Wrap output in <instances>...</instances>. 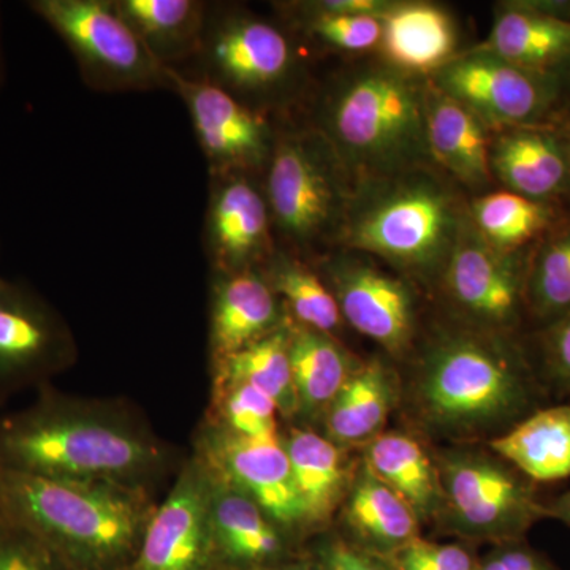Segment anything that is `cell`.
<instances>
[{
	"label": "cell",
	"mask_w": 570,
	"mask_h": 570,
	"mask_svg": "<svg viewBox=\"0 0 570 570\" xmlns=\"http://www.w3.org/2000/svg\"><path fill=\"white\" fill-rule=\"evenodd\" d=\"M409 414L428 434L466 444L501 436L549 396L517 335L444 330L426 344L407 390Z\"/></svg>",
	"instance_id": "1"
},
{
	"label": "cell",
	"mask_w": 570,
	"mask_h": 570,
	"mask_svg": "<svg viewBox=\"0 0 570 570\" xmlns=\"http://www.w3.org/2000/svg\"><path fill=\"white\" fill-rule=\"evenodd\" d=\"M170 456L151 428L111 401L48 393L0 419V468L21 474L151 490Z\"/></svg>",
	"instance_id": "2"
},
{
	"label": "cell",
	"mask_w": 570,
	"mask_h": 570,
	"mask_svg": "<svg viewBox=\"0 0 570 570\" xmlns=\"http://www.w3.org/2000/svg\"><path fill=\"white\" fill-rule=\"evenodd\" d=\"M3 515L55 550L71 570H127L156 502L148 489L48 479L0 468Z\"/></svg>",
	"instance_id": "3"
},
{
	"label": "cell",
	"mask_w": 570,
	"mask_h": 570,
	"mask_svg": "<svg viewBox=\"0 0 570 570\" xmlns=\"http://www.w3.org/2000/svg\"><path fill=\"white\" fill-rule=\"evenodd\" d=\"M324 127L341 165L374 178L406 171L430 154L426 94L400 71L351 75L326 99Z\"/></svg>",
	"instance_id": "4"
},
{
	"label": "cell",
	"mask_w": 570,
	"mask_h": 570,
	"mask_svg": "<svg viewBox=\"0 0 570 570\" xmlns=\"http://www.w3.org/2000/svg\"><path fill=\"white\" fill-rule=\"evenodd\" d=\"M346 214L344 242L423 281L444 273L463 224L436 179L409 174L373 190Z\"/></svg>",
	"instance_id": "5"
},
{
	"label": "cell",
	"mask_w": 570,
	"mask_h": 570,
	"mask_svg": "<svg viewBox=\"0 0 570 570\" xmlns=\"http://www.w3.org/2000/svg\"><path fill=\"white\" fill-rule=\"evenodd\" d=\"M441 487L439 530L463 542H515L546 519L532 480L490 449L459 444L434 456Z\"/></svg>",
	"instance_id": "6"
},
{
	"label": "cell",
	"mask_w": 570,
	"mask_h": 570,
	"mask_svg": "<svg viewBox=\"0 0 570 570\" xmlns=\"http://www.w3.org/2000/svg\"><path fill=\"white\" fill-rule=\"evenodd\" d=\"M29 7L66 41L92 88L171 89L168 67L154 58L112 0H33Z\"/></svg>",
	"instance_id": "7"
},
{
	"label": "cell",
	"mask_w": 570,
	"mask_h": 570,
	"mask_svg": "<svg viewBox=\"0 0 570 570\" xmlns=\"http://www.w3.org/2000/svg\"><path fill=\"white\" fill-rule=\"evenodd\" d=\"M335 151L316 135H285L269 157L266 204L273 223L296 246L316 245L346 219Z\"/></svg>",
	"instance_id": "8"
},
{
	"label": "cell",
	"mask_w": 570,
	"mask_h": 570,
	"mask_svg": "<svg viewBox=\"0 0 570 570\" xmlns=\"http://www.w3.org/2000/svg\"><path fill=\"white\" fill-rule=\"evenodd\" d=\"M436 81L439 92L502 129L553 126L561 111L550 73L521 69L487 50L445 63Z\"/></svg>",
	"instance_id": "9"
},
{
	"label": "cell",
	"mask_w": 570,
	"mask_h": 570,
	"mask_svg": "<svg viewBox=\"0 0 570 570\" xmlns=\"http://www.w3.org/2000/svg\"><path fill=\"white\" fill-rule=\"evenodd\" d=\"M212 490V468L195 453L156 504L127 570H220L213 540Z\"/></svg>",
	"instance_id": "10"
},
{
	"label": "cell",
	"mask_w": 570,
	"mask_h": 570,
	"mask_svg": "<svg viewBox=\"0 0 570 570\" xmlns=\"http://www.w3.org/2000/svg\"><path fill=\"white\" fill-rule=\"evenodd\" d=\"M528 254L530 250L501 253L482 238L474 225L463 224L444 275L450 298L472 326L519 335L527 321Z\"/></svg>",
	"instance_id": "11"
},
{
	"label": "cell",
	"mask_w": 570,
	"mask_h": 570,
	"mask_svg": "<svg viewBox=\"0 0 570 570\" xmlns=\"http://www.w3.org/2000/svg\"><path fill=\"white\" fill-rule=\"evenodd\" d=\"M69 326L40 296L0 277V390L40 384L75 362Z\"/></svg>",
	"instance_id": "12"
},
{
	"label": "cell",
	"mask_w": 570,
	"mask_h": 570,
	"mask_svg": "<svg viewBox=\"0 0 570 570\" xmlns=\"http://www.w3.org/2000/svg\"><path fill=\"white\" fill-rule=\"evenodd\" d=\"M168 77L171 89L186 104L213 176L245 175L243 171L269 163L275 145L264 118L206 78H186L174 67Z\"/></svg>",
	"instance_id": "13"
},
{
	"label": "cell",
	"mask_w": 570,
	"mask_h": 570,
	"mask_svg": "<svg viewBox=\"0 0 570 570\" xmlns=\"http://www.w3.org/2000/svg\"><path fill=\"white\" fill-rule=\"evenodd\" d=\"M200 55L208 78L230 94H268L291 80L296 56L276 26L245 13H228L206 26Z\"/></svg>",
	"instance_id": "14"
},
{
	"label": "cell",
	"mask_w": 570,
	"mask_h": 570,
	"mask_svg": "<svg viewBox=\"0 0 570 570\" xmlns=\"http://www.w3.org/2000/svg\"><path fill=\"white\" fill-rule=\"evenodd\" d=\"M197 453L217 475L249 494L292 538L298 540L307 532L283 436L268 441L239 438L209 423L198 439Z\"/></svg>",
	"instance_id": "15"
},
{
	"label": "cell",
	"mask_w": 570,
	"mask_h": 570,
	"mask_svg": "<svg viewBox=\"0 0 570 570\" xmlns=\"http://www.w3.org/2000/svg\"><path fill=\"white\" fill-rule=\"evenodd\" d=\"M322 279L335 296L343 321L389 354H406L414 340L415 303L397 277L355 258H332Z\"/></svg>",
	"instance_id": "16"
},
{
	"label": "cell",
	"mask_w": 570,
	"mask_h": 570,
	"mask_svg": "<svg viewBox=\"0 0 570 570\" xmlns=\"http://www.w3.org/2000/svg\"><path fill=\"white\" fill-rule=\"evenodd\" d=\"M212 472V530L220 570H268L298 557L295 538L249 494Z\"/></svg>",
	"instance_id": "17"
},
{
	"label": "cell",
	"mask_w": 570,
	"mask_h": 570,
	"mask_svg": "<svg viewBox=\"0 0 570 570\" xmlns=\"http://www.w3.org/2000/svg\"><path fill=\"white\" fill-rule=\"evenodd\" d=\"M206 219V246L219 275L253 269L269 245L265 195L245 175L214 176Z\"/></svg>",
	"instance_id": "18"
},
{
	"label": "cell",
	"mask_w": 570,
	"mask_h": 570,
	"mask_svg": "<svg viewBox=\"0 0 570 570\" xmlns=\"http://www.w3.org/2000/svg\"><path fill=\"white\" fill-rule=\"evenodd\" d=\"M490 167L510 193L561 212L570 204V168L553 126L502 130L491 141Z\"/></svg>",
	"instance_id": "19"
},
{
	"label": "cell",
	"mask_w": 570,
	"mask_h": 570,
	"mask_svg": "<svg viewBox=\"0 0 570 570\" xmlns=\"http://www.w3.org/2000/svg\"><path fill=\"white\" fill-rule=\"evenodd\" d=\"M285 307L257 269L219 275L213 288V362L236 354L283 326Z\"/></svg>",
	"instance_id": "20"
},
{
	"label": "cell",
	"mask_w": 570,
	"mask_h": 570,
	"mask_svg": "<svg viewBox=\"0 0 570 570\" xmlns=\"http://www.w3.org/2000/svg\"><path fill=\"white\" fill-rule=\"evenodd\" d=\"M346 538L360 549L387 558L420 538L419 517L395 491L360 464L341 504Z\"/></svg>",
	"instance_id": "21"
},
{
	"label": "cell",
	"mask_w": 570,
	"mask_h": 570,
	"mask_svg": "<svg viewBox=\"0 0 570 570\" xmlns=\"http://www.w3.org/2000/svg\"><path fill=\"white\" fill-rule=\"evenodd\" d=\"M283 444L307 531L325 527L341 509L354 478L344 449L309 428H291Z\"/></svg>",
	"instance_id": "22"
},
{
	"label": "cell",
	"mask_w": 570,
	"mask_h": 570,
	"mask_svg": "<svg viewBox=\"0 0 570 570\" xmlns=\"http://www.w3.org/2000/svg\"><path fill=\"white\" fill-rule=\"evenodd\" d=\"M400 387L395 373L382 360L355 366L346 384L326 409L324 436L341 449L370 444L382 434L395 407Z\"/></svg>",
	"instance_id": "23"
},
{
	"label": "cell",
	"mask_w": 570,
	"mask_h": 570,
	"mask_svg": "<svg viewBox=\"0 0 570 570\" xmlns=\"http://www.w3.org/2000/svg\"><path fill=\"white\" fill-rule=\"evenodd\" d=\"M489 449L534 483L570 478V404L540 407L501 436Z\"/></svg>",
	"instance_id": "24"
},
{
	"label": "cell",
	"mask_w": 570,
	"mask_h": 570,
	"mask_svg": "<svg viewBox=\"0 0 570 570\" xmlns=\"http://www.w3.org/2000/svg\"><path fill=\"white\" fill-rule=\"evenodd\" d=\"M485 50L521 69L551 73L570 52V21L539 3L505 7Z\"/></svg>",
	"instance_id": "25"
},
{
	"label": "cell",
	"mask_w": 570,
	"mask_h": 570,
	"mask_svg": "<svg viewBox=\"0 0 570 570\" xmlns=\"http://www.w3.org/2000/svg\"><path fill=\"white\" fill-rule=\"evenodd\" d=\"M426 134L431 156L460 181L490 183L491 141L474 111L442 92L426 96Z\"/></svg>",
	"instance_id": "26"
},
{
	"label": "cell",
	"mask_w": 570,
	"mask_h": 570,
	"mask_svg": "<svg viewBox=\"0 0 570 570\" xmlns=\"http://www.w3.org/2000/svg\"><path fill=\"white\" fill-rule=\"evenodd\" d=\"M363 463L414 510L420 521L436 520L441 487L434 459L406 433L379 434L365 445Z\"/></svg>",
	"instance_id": "27"
},
{
	"label": "cell",
	"mask_w": 570,
	"mask_h": 570,
	"mask_svg": "<svg viewBox=\"0 0 570 570\" xmlns=\"http://www.w3.org/2000/svg\"><path fill=\"white\" fill-rule=\"evenodd\" d=\"M291 363L298 404L296 417L322 422L326 409L354 371L351 356L335 337L291 324Z\"/></svg>",
	"instance_id": "28"
},
{
	"label": "cell",
	"mask_w": 570,
	"mask_h": 570,
	"mask_svg": "<svg viewBox=\"0 0 570 570\" xmlns=\"http://www.w3.org/2000/svg\"><path fill=\"white\" fill-rule=\"evenodd\" d=\"M382 21L381 43L397 69L423 73L450 62L456 37L444 10L430 3H407L392 7Z\"/></svg>",
	"instance_id": "29"
},
{
	"label": "cell",
	"mask_w": 570,
	"mask_h": 570,
	"mask_svg": "<svg viewBox=\"0 0 570 570\" xmlns=\"http://www.w3.org/2000/svg\"><path fill=\"white\" fill-rule=\"evenodd\" d=\"M145 47L163 66L197 55L206 32V6L197 0H116Z\"/></svg>",
	"instance_id": "30"
},
{
	"label": "cell",
	"mask_w": 570,
	"mask_h": 570,
	"mask_svg": "<svg viewBox=\"0 0 570 570\" xmlns=\"http://www.w3.org/2000/svg\"><path fill=\"white\" fill-rule=\"evenodd\" d=\"M527 321L546 328L570 313V213L531 247L524 281Z\"/></svg>",
	"instance_id": "31"
},
{
	"label": "cell",
	"mask_w": 570,
	"mask_h": 570,
	"mask_svg": "<svg viewBox=\"0 0 570 570\" xmlns=\"http://www.w3.org/2000/svg\"><path fill=\"white\" fill-rule=\"evenodd\" d=\"M214 379L245 382L272 397L281 417L298 412L292 376L291 322L230 356L214 362Z\"/></svg>",
	"instance_id": "32"
},
{
	"label": "cell",
	"mask_w": 570,
	"mask_h": 570,
	"mask_svg": "<svg viewBox=\"0 0 570 570\" xmlns=\"http://www.w3.org/2000/svg\"><path fill=\"white\" fill-rule=\"evenodd\" d=\"M564 214L568 213L510 190L485 195L472 209L474 227L482 238L508 254L530 250Z\"/></svg>",
	"instance_id": "33"
},
{
	"label": "cell",
	"mask_w": 570,
	"mask_h": 570,
	"mask_svg": "<svg viewBox=\"0 0 570 570\" xmlns=\"http://www.w3.org/2000/svg\"><path fill=\"white\" fill-rule=\"evenodd\" d=\"M266 281L285 311H291L298 325L333 336L343 324L340 307L328 285L309 266L277 254L266 268Z\"/></svg>",
	"instance_id": "34"
},
{
	"label": "cell",
	"mask_w": 570,
	"mask_h": 570,
	"mask_svg": "<svg viewBox=\"0 0 570 570\" xmlns=\"http://www.w3.org/2000/svg\"><path fill=\"white\" fill-rule=\"evenodd\" d=\"M279 411L272 397L245 382L219 381L213 385V425L239 438L279 439Z\"/></svg>",
	"instance_id": "35"
},
{
	"label": "cell",
	"mask_w": 570,
	"mask_h": 570,
	"mask_svg": "<svg viewBox=\"0 0 570 570\" xmlns=\"http://www.w3.org/2000/svg\"><path fill=\"white\" fill-rule=\"evenodd\" d=\"M527 351L549 400L554 396L570 404V313L535 330L534 344Z\"/></svg>",
	"instance_id": "36"
},
{
	"label": "cell",
	"mask_w": 570,
	"mask_h": 570,
	"mask_svg": "<svg viewBox=\"0 0 570 570\" xmlns=\"http://www.w3.org/2000/svg\"><path fill=\"white\" fill-rule=\"evenodd\" d=\"M306 32L328 47L344 51H365L384 36L382 17L373 14L324 13L306 7Z\"/></svg>",
	"instance_id": "37"
},
{
	"label": "cell",
	"mask_w": 570,
	"mask_h": 570,
	"mask_svg": "<svg viewBox=\"0 0 570 570\" xmlns=\"http://www.w3.org/2000/svg\"><path fill=\"white\" fill-rule=\"evenodd\" d=\"M0 570H71L32 531L3 515L0 519Z\"/></svg>",
	"instance_id": "38"
},
{
	"label": "cell",
	"mask_w": 570,
	"mask_h": 570,
	"mask_svg": "<svg viewBox=\"0 0 570 570\" xmlns=\"http://www.w3.org/2000/svg\"><path fill=\"white\" fill-rule=\"evenodd\" d=\"M393 570H478L479 557L468 542H431L417 538L385 558Z\"/></svg>",
	"instance_id": "39"
},
{
	"label": "cell",
	"mask_w": 570,
	"mask_h": 570,
	"mask_svg": "<svg viewBox=\"0 0 570 570\" xmlns=\"http://www.w3.org/2000/svg\"><path fill=\"white\" fill-rule=\"evenodd\" d=\"M306 557L318 570H393L385 558L360 549L340 534L321 535Z\"/></svg>",
	"instance_id": "40"
},
{
	"label": "cell",
	"mask_w": 570,
	"mask_h": 570,
	"mask_svg": "<svg viewBox=\"0 0 570 570\" xmlns=\"http://www.w3.org/2000/svg\"><path fill=\"white\" fill-rule=\"evenodd\" d=\"M478 570H558L540 551L532 549L527 539L499 543L479 558Z\"/></svg>",
	"instance_id": "41"
},
{
	"label": "cell",
	"mask_w": 570,
	"mask_h": 570,
	"mask_svg": "<svg viewBox=\"0 0 570 570\" xmlns=\"http://www.w3.org/2000/svg\"><path fill=\"white\" fill-rule=\"evenodd\" d=\"M311 9L324 11V13L384 17L392 6L379 0H325V2L311 3Z\"/></svg>",
	"instance_id": "42"
},
{
	"label": "cell",
	"mask_w": 570,
	"mask_h": 570,
	"mask_svg": "<svg viewBox=\"0 0 570 570\" xmlns=\"http://www.w3.org/2000/svg\"><path fill=\"white\" fill-rule=\"evenodd\" d=\"M554 85L558 89V99H560V110L570 107V52L553 71H551Z\"/></svg>",
	"instance_id": "43"
},
{
	"label": "cell",
	"mask_w": 570,
	"mask_h": 570,
	"mask_svg": "<svg viewBox=\"0 0 570 570\" xmlns=\"http://www.w3.org/2000/svg\"><path fill=\"white\" fill-rule=\"evenodd\" d=\"M546 519H554L570 528V490L546 502Z\"/></svg>",
	"instance_id": "44"
},
{
	"label": "cell",
	"mask_w": 570,
	"mask_h": 570,
	"mask_svg": "<svg viewBox=\"0 0 570 570\" xmlns=\"http://www.w3.org/2000/svg\"><path fill=\"white\" fill-rule=\"evenodd\" d=\"M553 127L554 130H557L558 137H560L562 149H564L566 159H568L570 168V107L562 108V110L558 112Z\"/></svg>",
	"instance_id": "45"
},
{
	"label": "cell",
	"mask_w": 570,
	"mask_h": 570,
	"mask_svg": "<svg viewBox=\"0 0 570 570\" xmlns=\"http://www.w3.org/2000/svg\"><path fill=\"white\" fill-rule=\"evenodd\" d=\"M268 570H318L316 564L307 557H295L292 560L283 562V564L276 566Z\"/></svg>",
	"instance_id": "46"
},
{
	"label": "cell",
	"mask_w": 570,
	"mask_h": 570,
	"mask_svg": "<svg viewBox=\"0 0 570 570\" xmlns=\"http://www.w3.org/2000/svg\"><path fill=\"white\" fill-rule=\"evenodd\" d=\"M3 512H2V505H0V519H2Z\"/></svg>",
	"instance_id": "47"
}]
</instances>
